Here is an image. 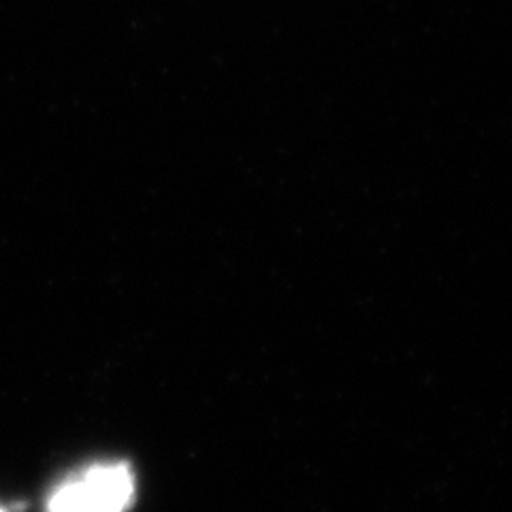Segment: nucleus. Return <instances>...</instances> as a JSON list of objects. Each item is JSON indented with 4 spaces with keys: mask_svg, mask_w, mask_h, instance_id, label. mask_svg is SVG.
Returning a JSON list of instances; mask_svg holds the SVG:
<instances>
[{
    "mask_svg": "<svg viewBox=\"0 0 512 512\" xmlns=\"http://www.w3.org/2000/svg\"><path fill=\"white\" fill-rule=\"evenodd\" d=\"M133 493L135 480L124 463L94 466L56 489L47 512H124Z\"/></svg>",
    "mask_w": 512,
    "mask_h": 512,
    "instance_id": "f257e3e1",
    "label": "nucleus"
},
{
    "mask_svg": "<svg viewBox=\"0 0 512 512\" xmlns=\"http://www.w3.org/2000/svg\"><path fill=\"white\" fill-rule=\"evenodd\" d=\"M0 512H3V510H0Z\"/></svg>",
    "mask_w": 512,
    "mask_h": 512,
    "instance_id": "f03ea898",
    "label": "nucleus"
}]
</instances>
